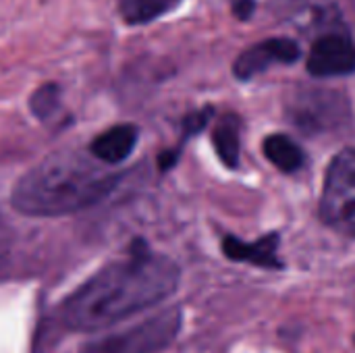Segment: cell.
<instances>
[{
	"mask_svg": "<svg viewBox=\"0 0 355 353\" xmlns=\"http://www.w3.org/2000/svg\"><path fill=\"white\" fill-rule=\"evenodd\" d=\"M8 241H10V233H8V227H6V223H4V218L0 214V252L6 250Z\"/></svg>",
	"mask_w": 355,
	"mask_h": 353,
	"instance_id": "16",
	"label": "cell"
},
{
	"mask_svg": "<svg viewBox=\"0 0 355 353\" xmlns=\"http://www.w3.org/2000/svg\"><path fill=\"white\" fill-rule=\"evenodd\" d=\"M177 285V264L137 243L125 260L102 268L62 304V320L73 331L106 329L160 304Z\"/></svg>",
	"mask_w": 355,
	"mask_h": 353,
	"instance_id": "1",
	"label": "cell"
},
{
	"mask_svg": "<svg viewBox=\"0 0 355 353\" xmlns=\"http://www.w3.org/2000/svg\"><path fill=\"white\" fill-rule=\"evenodd\" d=\"M256 10V0H235L233 2V12L237 19L241 21H248Z\"/></svg>",
	"mask_w": 355,
	"mask_h": 353,
	"instance_id": "15",
	"label": "cell"
},
{
	"mask_svg": "<svg viewBox=\"0 0 355 353\" xmlns=\"http://www.w3.org/2000/svg\"><path fill=\"white\" fill-rule=\"evenodd\" d=\"M291 119L304 131H329L345 119V102L329 89H306L289 104Z\"/></svg>",
	"mask_w": 355,
	"mask_h": 353,
	"instance_id": "5",
	"label": "cell"
},
{
	"mask_svg": "<svg viewBox=\"0 0 355 353\" xmlns=\"http://www.w3.org/2000/svg\"><path fill=\"white\" fill-rule=\"evenodd\" d=\"M175 0H121L119 8L127 23L139 25L162 15Z\"/></svg>",
	"mask_w": 355,
	"mask_h": 353,
	"instance_id": "12",
	"label": "cell"
},
{
	"mask_svg": "<svg viewBox=\"0 0 355 353\" xmlns=\"http://www.w3.org/2000/svg\"><path fill=\"white\" fill-rule=\"evenodd\" d=\"M300 54L302 50L297 42L289 37H270L241 52L233 64V73L237 79L245 81L264 73L270 64H293L297 62Z\"/></svg>",
	"mask_w": 355,
	"mask_h": 353,
	"instance_id": "7",
	"label": "cell"
},
{
	"mask_svg": "<svg viewBox=\"0 0 355 353\" xmlns=\"http://www.w3.org/2000/svg\"><path fill=\"white\" fill-rule=\"evenodd\" d=\"M208 117H210V108H206V110H202V112H196V114H191V117H187V121H185V133L191 135V133L204 129V125L208 123Z\"/></svg>",
	"mask_w": 355,
	"mask_h": 353,
	"instance_id": "14",
	"label": "cell"
},
{
	"mask_svg": "<svg viewBox=\"0 0 355 353\" xmlns=\"http://www.w3.org/2000/svg\"><path fill=\"white\" fill-rule=\"evenodd\" d=\"M308 73L318 79L355 73V44L341 33L318 37L308 54Z\"/></svg>",
	"mask_w": 355,
	"mask_h": 353,
	"instance_id": "6",
	"label": "cell"
},
{
	"mask_svg": "<svg viewBox=\"0 0 355 353\" xmlns=\"http://www.w3.org/2000/svg\"><path fill=\"white\" fill-rule=\"evenodd\" d=\"M223 252L227 258L235 262H250L254 266L262 268H283V262L279 260V235L268 233L258 241H241L237 237H225Z\"/></svg>",
	"mask_w": 355,
	"mask_h": 353,
	"instance_id": "8",
	"label": "cell"
},
{
	"mask_svg": "<svg viewBox=\"0 0 355 353\" xmlns=\"http://www.w3.org/2000/svg\"><path fill=\"white\" fill-rule=\"evenodd\" d=\"M135 144H137V129L133 125H116L104 131L102 135H98L92 141L89 152L100 162L114 166L133 152Z\"/></svg>",
	"mask_w": 355,
	"mask_h": 353,
	"instance_id": "9",
	"label": "cell"
},
{
	"mask_svg": "<svg viewBox=\"0 0 355 353\" xmlns=\"http://www.w3.org/2000/svg\"><path fill=\"white\" fill-rule=\"evenodd\" d=\"M100 164L104 162L79 152H56L17 181L12 206L27 216H62L85 210L110 196L119 183V175Z\"/></svg>",
	"mask_w": 355,
	"mask_h": 353,
	"instance_id": "2",
	"label": "cell"
},
{
	"mask_svg": "<svg viewBox=\"0 0 355 353\" xmlns=\"http://www.w3.org/2000/svg\"><path fill=\"white\" fill-rule=\"evenodd\" d=\"M264 156L283 173H297L306 162L302 148L283 133H275L264 139Z\"/></svg>",
	"mask_w": 355,
	"mask_h": 353,
	"instance_id": "10",
	"label": "cell"
},
{
	"mask_svg": "<svg viewBox=\"0 0 355 353\" xmlns=\"http://www.w3.org/2000/svg\"><path fill=\"white\" fill-rule=\"evenodd\" d=\"M212 144L216 148L218 158L223 160V164H227L229 169H237L239 166V121L237 117L229 114L225 119H220V123L216 125L214 133H212Z\"/></svg>",
	"mask_w": 355,
	"mask_h": 353,
	"instance_id": "11",
	"label": "cell"
},
{
	"mask_svg": "<svg viewBox=\"0 0 355 353\" xmlns=\"http://www.w3.org/2000/svg\"><path fill=\"white\" fill-rule=\"evenodd\" d=\"M320 218L337 233L355 239V150H341L329 164L322 196Z\"/></svg>",
	"mask_w": 355,
	"mask_h": 353,
	"instance_id": "3",
	"label": "cell"
},
{
	"mask_svg": "<svg viewBox=\"0 0 355 353\" xmlns=\"http://www.w3.org/2000/svg\"><path fill=\"white\" fill-rule=\"evenodd\" d=\"M31 112L37 119H48L56 112V108L60 106V89L54 83H46L42 85L33 96H31Z\"/></svg>",
	"mask_w": 355,
	"mask_h": 353,
	"instance_id": "13",
	"label": "cell"
},
{
	"mask_svg": "<svg viewBox=\"0 0 355 353\" xmlns=\"http://www.w3.org/2000/svg\"><path fill=\"white\" fill-rule=\"evenodd\" d=\"M179 327V310L162 312L129 331L94 341L83 353H156L177 337Z\"/></svg>",
	"mask_w": 355,
	"mask_h": 353,
	"instance_id": "4",
	"label": "cell"
}]
</instances>
